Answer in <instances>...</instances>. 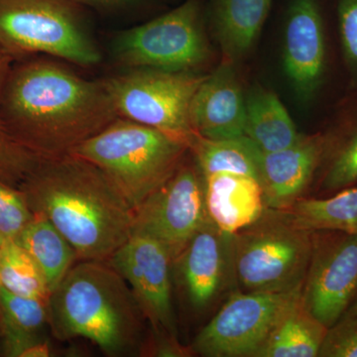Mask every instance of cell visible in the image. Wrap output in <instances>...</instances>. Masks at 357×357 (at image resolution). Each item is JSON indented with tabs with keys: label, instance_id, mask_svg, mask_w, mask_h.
<instances>
[{
	"label": "cell",
	"instance_id": "obj_14",
	"mask_svg": "<svg viewBox=\"0 0 357 357\" xmlns=\"http://www.w3.org/2000/svg\"><path fill=\"white\" fill-rule=\"evenodd\" d=\"M283 65L294 91L310 100L323 84L326 42L318 0H292L284 35Z\"/></svg>",
	"mask_w": 357,
	"mask_h": 357
},
{
	"label": "cell",
	"instance_id": "obj_17",
	"mask_svg": "<svg viewBox=\"0 0 357 357\" xmlns=\"http://www.w3.org/2000/svg\"><path fill=\"white\" fill-rule=\"evenodd\" d=\"M203 178L208 217L225 234L234 236L258 222L266 211L264 194L257 178L225 172Z\"/></svg>",
	"mask_w": 357,
	"mask_h": 357
},
{
	"label": "cell",
	"instance_id": "obj_28",
	"mask_svg": "<svg viewBox=\"0 0 357 357\" xmlns=\"http://www.w3.org/2000/svg\"><path fill=\"white\" fill-rule=\"evenodd\" d=\"M356 183L357 128L333 153L323 178V188L328 191H337Z\"/></svg>",
	"mask_w": 357,
	"mask_h": 357
},
{
	"label": "cell",
	"instance_id": "obj_5",
	"mask_svg": "<svg viewBox=\"0 0 357 357\" xmlns=\"http://www.w3.org/2000/svg\"><path fill=\"white\" fill-rule=\"evenodd\" d=\"M73 0H0V50L13 61L43 54L93 67L102 55Z\"/></svg>",
	"mask_w": 357,
	"mask_h": 357
},
{
	"label": "cell",
	"instance_id": "obj_26",
	"mask_svg": "<svg viewBox=\"0 0 357 357\" xmlns=\"http://www.w3.org/2000/svg\"><path fill=\"white\" fill-rule=\"evenodd\" d=\"M13 62L8 56L0 57V96L4 79ZM38 160L14 142L7 133L0 114V180L20 189Z\"/></svg>",
	"mask_w": 357,
	"mask_h": 357
},
{
	"label": "cell",
	"instance_id": "obj_4",
	"mask_svg": "<svg viewBox=\"0 0 357 357\" xmlns=\"http://www.w3.org/2000/svg\"><path fill=\"white\" fill-rule=\"evenodd\" d=\"M188 151L168 134L119 117L70 154L100 169L134 211L172 177Z\"/></svg>",
	"mask_w": 357,
	"mask_h": 357
},
{
	"label": "cell",
	"instance_id": "obj_18",
	"mask_svg": "<svg viewBox=\"0 0 357 357\" xmlns=\"http://www.w3.org/2000/svg\"><path fill=\"white\" fill-rule=\"evenodd\" d=\"M272 0H215L211 28L223 57L236 63L252 48Z\"/></svg>",
	"mask_w": 357,
	"mask_h": 357
},
{
	"label": "cell",
	"instance_id": "obj_19",
	"mask_svg": "<svg viewBox=\"0 0 357 357\" xmlns=\"http://www.w3.org/2000/svg\"><path fill=\"white\" fill-rule=\"evenodd\" d=\"M244 135L262 153L292 146L303 136L278 96L264 88L250 89L245 96Z\"/></svg>",
	"mask_w": 357,
	"mask_h": 357
},
{
	"label": "cell",
	"instance_id": "obj_25",
	"mask_svg": "<svg viewBox=\"0 0 357 357\" xmlns=\"http://www.w3.org/2000/svg\"><path fill=\"white\" fill-rule=\"evenodd\" d=\"M0 328L39 333L49 324V301L16 295L0 288Z\"/></svg>",
	"mask_w": 357,
	"mask_h": 357
},
{
	"label": "cell",
	"instance_id": "obj_6",
	"mask_svg": "<svg viewBox=\"0 0 357 357\" xmlns=\"http://www.w3.org/2000/svg\"><path fill=\"white\" fill-rule=\"evenodd\" d=\"M314 232L267 208L258 222L234 236V279L246 292L283 293L302 288Z\"/></svg>",
	"mask_w": 357,
	"mask_h": 357
},
{
	"label": "cell",
	"instance_id": "obj_32",
	"mask_svg": "<svg viewBox=\"0 0 357 357\" xmlns=\"http://www.w3.org/2000/svg\"><path fill=\"white\" fill-rule=\"evenodd\" d=\"M81 6L96 7V8H112L134 1V0H73Z\"/></svg>",
	"mask_w": 357,
	"mask_h": 357
},
{
	"label": "cell",
	"instance_id": "obj_30",
	"mask_svg": "<svg viewBox=\"0 0 357 357\" xmlns=\"http://www.w3.org/2000/svg\"><path fill=\"white\" fill-rule=\"evenodd\" d=\"M3 338L4 354L10 357H48L53 354L52 345L39 333H26L0 328Z\"/></svg>",
	"mask_w": 357,
	"mask_h": 357
},
{
	"label": "cell",
	"instance_id": "obj_1",
	"mask_svg": "<svg viewBox=\"0 0 357 357\" xmlns=\"http://www.w3.org/2000/svg\"><path fill=\"white\" fill-rule=\"evenodd\" d=\"M7 133L37 159L64 156L119 119L102 81H89L51 59L9 68L0 96Z\"/></svg>",
	"mask_w": 357,
	"mask_h": 357
},
{
	"label": "cell",
	"instance_id": "obj_7",
	"mask_svg": "<svg viewBox=\"0 0 357 357\" xmlns=\"http://www.w3.org/2000/svg\"><path fill=\"white\" fill-rule=\"evenodd\" d=\"M112 58L126 69L194 72L211 58L199 0H187L168 13L121 33Z\"/></svg>",
	"mask_w": 357,
	"mask_h": 357
},
{
	"label": "cell",
	"instance_id": "obj_9",
	"mask_svg": "<svg viewBox=\"0 0 357 357\" xmlns=\"http://www.w3.org/2000/svg\"><path fill=\"white\" fill-rule=\"evenodd\" d=\"M290 292H234L202 328L191 351L204 357H255L282 312L299 297Z\"/></svg>",
	"mask_w": 357,
	"mask_h": 357
},
{
	"label": "cell",
	"instance_id": "obj_10",
	"mask_svg": "<svg viewBox=\"0 0 357 357\" xmlns=\"http://www.w3.org/2000/svg\"><path fill=\"white\" fill-rule=\"evenodd\" d=\"M204 178L196 162H182L172 177L134 210L132 234L165 246L173 262L208 220Z\"/></svg>",
	"mask_w": 357,
	"mask_h": 357
},
{
	"label": "cell",
	"instance_id": "obj_24",
	"mask_svg": "<svg viewBox=\"0 0 357 357\" xmlns=\"http://www.w3.org/2000/svg\"><path fill=\"white\" fill-rule=\"evenodd\" d=\"M0 284L9 292L49 301L51 291L43 272L16 241L0 246Z\"/></svg>",
	"mask_w": 357,
	"mask_h": 357
},
{
	"label": "cell",
	"instance_id": "obj_34",
	"mask_svg": "<svg viewBox=\"0 0 357 357\" xmlns=\"http://www.w3.org/2000/svg\"><path fill=\"white\" fill-rule=\"evenodd\" d=\"M0 288H1V284H0ZM0 323H1V312H0Z\"/></svg>",
	"mask_w": 357,
	"mask_h": 357
},
{
	"label": "cell",
	"instance_id": "obj_21",
	"mask_svg": "<svg viewBox=\"0 0 357 357\" xmlns=\"http://www.w3.org/2000/svg\"><path fill=\"white\" fill-rule=\"evenodd\" d=\"M43 272L51 293L79 260L76 249L45 215L34 213L17 241Z\"/></svg>",
	"mask_w": 357,
	"mask_h": 357
},
{
	"label": "cell",
	"instance_id": "obj_35",
	"mask_svg": "<svg viewBox=\"0 0 357 357\" xmlns=\"http://www.w3.org/2000/svg\"><path fill=\"white\" fill-rule=\"evenodd\" d=\"M2 55H4V54H2L1 50H0V57H1Z\"/></svg>",
	"mask_w": 357,
	"mask_h": 357
},
{
	"label": "cell",
	"instance_id": "obj_2",
	"mask_svg": "<svg viewBox=\"0 0 357 357\" xmlns=\"http://www.w3.org/2000/svg\"><path fill=\"white\" fill-rule=\"evenodd\" d=\"M76 249L79 260L107 261L132 236L134 211L98 167L73 154L39 159L20 185Z\"/></svg>",
	"mask_w": 357,
	"mask_h": 357
},
{
	"label": "cell",
	"instance_id": "obj_12",
	"mask_svg": "<svg viewBox=\"0 0 357 357\" xmlns=\"http://www.w3.org/2000/svg\"><path fill=\"white\" fill-rule=\"evenodd\" d=\"M107 262L123 277L155 333L177 340L172 303L173 260L152 237L132 234Z\"/></svg>",
	"mask_w": 357,
	"mask_h": 357
},
{
	"label": "cell",
	"instance_id": "obj_33",
	"mask_svg": "<svg viewBox=\"0 0 357 357\" xmlns=\"http://www.w3.org/2000/svg\"><path fill=\"white\" fill-rule=\"evenodd\" d=\"M344 314H347V316H357V296Z\"/></svg>",
	"mask_w": 357,
	"mask_h": 357
},
{
	"label": "cell",
	"instance_id": "obj_22",
	"mask_svg": "<svg viewBox=\"0 0 357 357\" xmlns=\"http://www.w3.org/2000/svg\"><path fill=\"white\" fill-rule=\"evenodd\" d=\"M279 211L299 229L357 236V188H345L331 198L300 199Z\"/></svg>",
	"mask_w": 357,
	"mask_h": 357
},
{
	"label": "cell",
	"instance_id": "obj_20",
	"mask_svg": "<svg viewBox=\"0 0 357 357\" xmlns=\"http://www.w3.org/2000/svg\"><path fill=\"white\" fill-rule=\"evenodd\" d=\"M326 332L328 328L307 311L300 295L282 312L255 357L319 356Z\"/></svg>",
	"mask_w": 357,
	"mask_h": 357
},
{
	"label": "cell",
	"instance_id": "obj_23",
	"mask_svg": "<svg viewBox=\"0 0 357 357\" xmlns=\"http://www.w3.org/2000/svg\"><path fill=\"white\" fill-rule=\"evenodd\" d=\"M189 151L203 177L225 172L251 176L259 181L262 152L248 136L208 139L196 134Z\"/></svg>",
	"mask_w": 357,
	"mask_h": 357
},
{
	"label": "cell",
	"instance_id": "obj_15",
	"mask_svg": "<svg viewBox=\"0 0 357 357\" xmlns=\"http://www.w3.org/2000/svg\"><path fill=\"white\" fill-rule=\"evenodd\" d=\"M190 121L195 132L208 139L244 135L245 96L234 63L223 59L192 98Z\"/></svg>",
	"mask_w": 357,
	"mask_h": 357
},
{
	"label": "cell",
	"instance_id": "obj_31",
	"mask_svg": "<svg viewBox=\"0 0 357 357\" xmlns=\"http://www.w3.org/2000/svg\"><path fill=\"white\" fill-rule=\"evenodd\" d=\"M337 16L345 62L357 76V0H338Z\"/></svg>",
	"mask_w": 357,
	"mask_h": 357
},
{
	"label": "cell",
	"instance_id": "obj_8",
	"mask_svg": "<svg viewBox=\"0 0 357 357\" xmlns=\"http://www.w3.org/2000/svg\"><path fill=\"white\" fill-rule=\"evenodd\" d=\"M208 75L156 69L129 70L102 79L121 119L172 136L188 147L195 136L190 107Z\"/></svg>",
	"mask_w": 357,
	"mask_h": 357
},
{
	"label": "cell",
	"instance_id": "obj_29",
	"mask_svg": "<svg viewBox=\"0 0 357 357\" xmlns=\"http://www.w3.org/2000/svg\"><path fill=\"white\" fill-rule=\"evenodd\" d=\"M319 357H357V316L344 314L328 328Z\"/></svg>",
	"mask_w": 357,
	"mask_h": 357
},
{
	"label": "cell",
	"instance_id": "obj_11",
	"mask_svg": "<svg viewBox=\"0 0 357 357\" xmlns=\"http://www.w3.org/2000/svg\"><path fill=\"white\" fill-rule=\"evenodd\" d=\"M356 296L357 236L314 231L303 305L328 328L344 316Z\"/></svg>",
	"mask_w": 357,
	"mask_h": 357
},
{
	"label": "cell",
	"instance_id": "obj_27",
	"mask_svg": "<svg viewBox=\"0 0 357 357\" xmlns=\"http://www.w3.org/2000/svg\"><path fill=\"white\" fill-rule=\"evenodd\" d=\"M33 217L24 192L0 180V246L17 241Z\"/></svg>",
	"mask_w": 357,
	"mask_h": 357
},
{
	"label": "cell",
	"instance_id": "obj_16",
	"mask_svg": "<svg viewBox=\"0 0 357 357\" xmlns=\"http://www.w3.org/2000/svg\"><path fill=\"white\" fill-rule=\"evenodd\" d=\"M326 138L321 134L303 135L292 146L261 153L259 182L269 210L291 208L310 182L323 159Z\"/></svg>",
	"mask_w": 357,
	"mask_h": 357
},
{
	"label": "cell",
	"instance_id": "obj_13",
	"mask_svg": "<svg viewBox=\"0 0 357 357\" xmlns=\"http://www.w3.org/2000/svg\"><path fill=\"white\" fill-rule=\"evenodd\" d=\"M234 236L208 218L173 262L178 283L197 311L210 307L234 278Z\"/></svg>",
	"mask_w": 357,
	"mask_h": 357
},
{
	"label": "cell",
	"instance_id": "obj_3",
	"mask_svg": "<svg viewBox=\"0 0 357 357\" xmlns=\"http://www.w3.org/2000/svg\"><path fill=\"white\" fill-rule=\"evenodd\" d=\"M143 318L128 282L107 261L76 263L49 298L54 335L83 337L109 356L140 349Z\"/></svg>",
	"mask_w": 357,
	"mask_h": 357
}]
</instances>
